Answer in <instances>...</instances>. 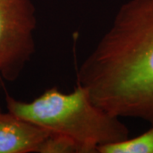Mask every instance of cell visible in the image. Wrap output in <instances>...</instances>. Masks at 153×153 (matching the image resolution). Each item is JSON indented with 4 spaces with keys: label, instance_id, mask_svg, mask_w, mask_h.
<instances>
[{
    "label": "cell",
    "instance_id": "1",
    "mask_svg": "<svg viewBox=\"0 0 153 153\" xmlns=\"http://www.w3.org/2000/svg\"><path fill=\"white\" fill-rule=\"evenodd\" d=\"M94 104L153 124V0H128L77 71Z\"/></svg>",
    "mask_w": 153,
    "mask_h": 153
},
{
    "label": "cell",
    "instance_id": "2",
    "mask_svg": "<svg viewBox=\"0 0 153 153\" xmlns=\"http://www.w3.org/2000/svg\"><path fill=\"white\" fill-rule=\"evenodd\" d=\"M9 112L44 128L49 133L69 137L90 153L98 148L129 138L119 117L100 109L88 90L77 84L73 92L63 94L52 88L31 102L6 96Z\"/></svg>",
    "mask_w": 153,
    "mask_h": 153
},
{
    "label": "cell",
    "instance_id": "3",
    "mask_svg": "<svg viewBox=\"0 0 153 153\" xmlns=\"http://www.w3.org/2000/svg\"><path fill=\"white\" fill-rule=\"evenodd\" d=\"M32 0H0V77L14 81L35 50Z\"/></svg>",
    "mask_w": 153,
    "mask_h": 153
},
{
    "label": "cell",
    "instance_id": "4",
    "mask_svg": "<svg viewBox=\"0 0 153 153\" xmlns=\"http://www.w3.org/2000/svg\"><path fill=\"white\" fill-rule=\"evenodd\" d=\"M49 131L10 112L0 113V153L37 152Z\"/></svg>",
    "mask_w": 153,
    "mask_h": 153
},
{
    "label": "cell",
    "instance_id": "5",
    "mask_svg": "<svg viewBox=\"0 0 153 153\" xmlns=\"http://www.w3.org/2000/svg\"><path fill=\"white\" fill-rule=\"evenodd\" d=\"M100 153H153V124L144 134L98 148Z\"/></svg>",
    "mask_w": 153,
    "mask_h": 153
},
{
    "label": "cell",
    "instance_id": "6",
    "mask_svg": "<svg viewBox=\"0 0 153 153\" xmlns=\"http://www.w3.org/2000/svg\"><path fill=\"white\" fill-rule=\"evenodd\" d=\"M38 153H90L87 148L69 137L49 133L38 147Z\"/></svg>",
    "mask_w": 153,
    "mask_h": 153
}]
</instances>
